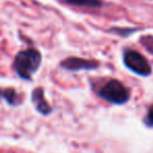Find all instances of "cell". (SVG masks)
Returning a JSON list of instances; mask_svg holds the SVG:
<instances>
[{"instance_id":"cell-6","label":"cell","mask_w":153,"mask_h":153,"mask_svg":"<svg viewBox=\"0 0 153 153\" xmlns=\"http://www.w3.org/2000/svg\"><path fill=\"white\" fill-rule=\"evenodd\" d=\"M66 3L74 7H100L102 2L100 0H63Z\"/></svg>"},{"instance_id":"cell-3","label":"cell","mask_w":153,"mask_h":153,"mask_svg":"<svg viewBox=\"0 0 153 153\" xmlns=\"http://www.w3.org/2000/svg\"><path fill=\"white\" fill-rule=\"evenodd\" d=\"M123 62L128 69L137 76H149L152 72L149 62L138 51H132V49L126 51L123 56Z\"/></svg>"},{"instance_id":"cell-2","label":"cell","mask_w":153,"mask_h":153,"mask_svg":"<svg viewBox=\"0 0 153 153\" xmlns=\"http://www.w3.org/2000/svg\"><path fill=\"white\" fill-rule=\"evenodd\" d=\"M99 96L111 104L124 105L129 101L130 92L122 82L117 80H111L101 88Z\"/></svg>"},{"instance_id":"cell-9","label":"cell","mask_w":153,"mask_h":153,"mask_svg":"<svg viewBox=\"0 0 153 153\" xmlns=\"http://www.w3.org/2000/svg\"><path fill=\"white\" fill-rule=\"evenodd\" d=\"M3 97V90L2 89H0V99Z\"/></svg>"},{"instance_id":"cell-8","label":"cell","mask_w":153,"mask_h":153,"mask_svg":"<svg viewBox=\"0 0 153 153\" xmlns=\"http://www.w3.org/2000/svg\"><path fill=\"white\" fill-rule=\"evenodd\" d=\"M146 122H147V124H149L150 126H153V105L150 107V109H149Z\"/></svg>"},{"instance_id":"cell-5","label":"cell","mask_w":153,"mask_h":153,"mask_svg":"<svg viewBox=\"0 0 153 153\" xmlns=\"http://www.w3.org/2000/svg\"><path fill=\"white\" fill-rule=\"evenodd\" d=\"M32 102L34 104L36 110L39 113L43 115H48L51 113L53 109H51V105L47 103V101L44 98V91L43 88L37 87L33 90L32 92Z\"/></svg>"},{"instance_id":"cell-1","label":"cell","mask_w":153,"mask_h":153,"mask_svg":"<svg viewBox=\"0 0 153 153\" xmlns=\"http://www.w3.org/2000/svg\"><path fill=\"white\" fill-rule=\"evenodd\" d=\"M42 62L40 51L35 48H28L19 51L14 60V69L19 78L30 81L32 76L39 69Z\"/></svg>"},{"instance_id":"cell-4","label":"cell","mask_w":153,"mask_h":153,"mask_svg":"<svg viewBox=\"0 0 153 153\" xmlns=\"http://www.w3.org/2000/svg\"><path fill=\"white\" fill-rule=\"evenodd\" d=\"M99 62L94 60H86L83 58L68 57L61 62V67L69 71H80V70H92L99 67Z\"/></svg>"},{"instance_id":"cell-7","label":"cell","mask_w":153,"mask_h":153,"mask_svg":"<svg viewBox=\"0 0 153 153\" xmlns=\"http://www.w3.org/2000/svg\"><path fill=\"white\" fill-rule=\"evenodd\" d=\"M3 99L9 103L12 106H16L20 103V98L18 96V94L16 92L15 89L13 88H9V89L3 90Z\"/></svg>"}]
</instances>
